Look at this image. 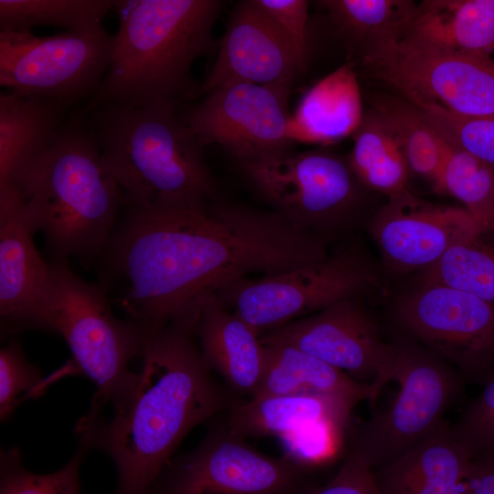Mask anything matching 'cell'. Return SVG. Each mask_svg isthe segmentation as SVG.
<instances>
[{
  "label": "cell",
  "instance_id": "obj_39",
  "mask_svg": "<svg viewBox=\"0 0 494 494\" xmlns=\"http://www.w3.org/2000/svg\"><path fill=\"white\" fill-rule=\"evenodd\" d=\"M489 228L494 229V219H493Z\"/></svg>",
  "mask_w": 494,
  "mask_h": 494
},
{
  "label": "cell",
  "instance_id": "obj_29",
  "mask_svg": "<svg viewBox=\"0 0 494 494\" xmlns=\"http://www.w3.org/2000/svg\"><path fill=\"white\" fill-rule=\"evenodd\" d=\"M319 4L338 29L363 49L403 36L417 5L411 0H327Z\"/></svg>",
  "mask_w": 494,
  "mask_h": 494
},
{
  "label": "cell",
  "instance_id": "obj_28",
  "mask_svg": "<svg viewBox=\"0 0 494 494\" xmlns=\"http://www.w3.org/2000/svg\"><path fill=\"white\" fill-rule=\"evenodd\" d=\"M425 275L427 283L454 287L494 305V229H481L452 246Z\"/></svg>",
  "mask_w": 494,
  "mask_h": 494
},
{
  "label": "cell",
  "instance_id": "obj_17",
  "mask_svg": "<svg viewBox=\"0 0 494 494\" xmlns=\"http://www.w3.org/2000/svg\"><path fill=\"white\" fill-rule=\"evenodd\" d=\"M218 47L217 59L200 84L199 95L234 83L293 81L301 72L292 46L253 0L236 5Z\"/></svg>",
  "mask_w": 494,
  "mask_h": 494
},
{
  "label": "cell",
  "instance_id": "obj_4",
  "mask_svg": "<svg viewBox=\"0 0 494 494\" xmlns=\"http://www.w3.org/2000/svg\"><path fill=\"white\" fill-rule=\"evenodd\" d=\"M4 185L17 188L58 261L102 254L124 206L81 111L67 117L48 146Z\"/></svg>",
  "mask_w": 494,
  "mask_h": 494
},
{
  "label": "cell",
  "instance_id": "obj_9",
  "mask_svg": "<svg viewBox=\"0 0 494 494\" xmlns=\"http://www.w3.org/2000/svg\"><path fill=\"white\" fill-rule=\"evenodd\" d=\"M369 74L416 106L494 118V58L445 49L403 34L367 47Z\"/></svg>",
  "mask_w": 494,
  "mask_h": 494
},
{
  "label": "cell",
  "instance_id": "obj_6",
  "mask_svg": "<svg viewBox=\"0 0 494 494\" xmlns=\"http://www.w3.org/2000/svg\"><path fill=\"white\" fill-rule=\"evenodd\" d=\"M44 299L25 329L59 335L72 354L77 372L96 386L90 413L121 403L132 391L137 371L133 361L141 358L147 334L129 319L114 315L102 284L77 275L67 261L53 260Z\"/></svg>",
  "mask_w": 494,
  "mask_h": 494
},
{
  "label": "cell",
  "instance_id": "obj_19",
  "mask_svg": "<svg viewBox=\"0 0 494 494\" xmlns=\"http://www.w3.org/2000/svg\"><path fill=\"white\" fill-rule=\"evenodd\" d=\"M473 457L446 420L417 445L372 469L380 494H467Z\"/></svg>",
  "mask_w": 494,
  "mask_h": 494
},
{
  "label": "cell",
  "instance_id": "obj_30",
  "mask_svg": "<svg viewBox=\"0 0 494 494\" xmlns=\"http://www.w3.org/2000/svg\"><path fill=\"white\" fill-rule=\"evenodd\" d=\"M446 141V151L434 188L438 194L459 200L478 225L488 229L494 219V170L469 152Z\"/></svg>",
  "mask_w": 494,
  "mask_h": 494
},
{
  "label": "cell",
  "instance_id": "obj_37",
  "mask_svg": "<svg viewBox=\"0 0 494 494\" xmlns=\"http://www.w3.org/2000/svg\"><path fill=\"white\" fill-rule=\"evenodd\" d=\"M304 494H380L372 469L355 457L344 455L335 475Z\"/></svg>",
  "mask_w": 494,
  "mask_h": 494
},
{
  "label": "cell",
  "instance_id": "obj_22",
  "mask_svg": "<svg viewBox=\"0 0 494 494\" xmlns=\"http://www.w3.org/2000/svg\"><path fill=\"white\" fill-rule=\"evenodd\" d=\"M355 406L338 397L269 395L246 399L223 415L230 430L244 439L281 437L324 421L349 425Z\"/></svg>",
  "mask_w": 494,
  "mask_h": 494
},
{
  "label": "cell",
  "instance_id": "obj_21",
  "mask_svg": "<svg viewBox=\"0 0 494 494\" xmlns=\"http://www.w3.org/2000/svg\"><path fill=\"white\" fill-rule=\"evenodd\" d=\"M73 100L0 94V185L12 182L50 144Z\"/></svg>",
  "mask_w": 494,
  "mask_h": 494
},
{
  "label": "cell",
  "instance_id": "obj_36",
  "mask_svg": "<svg viewBox=\"0 0 494 494\" xmlns=\"http://www.w3.org/2000/svg\"><path fill=\"white\" fill-rule=\"evenodd\" d=\"M292 46L301 72L309 58L308 6L306 0H253Z\"/></svg>",
  "mask_w": 494,
  "mask_h": 494
},
{
  "label": "cell",
  "instance_id": "obj_3",
  "mask_svg": "<svg viewBox=\"0 0 494 494\" xmlns=\"http://www.w3.org/2000/svg\"><path fill=\"white\" fill-rule=\"evenodd\" d=\"M222 5L219 0H114L118 29L111 61L81 112L199 96L191 68L219 46L212 32Z\"/></svg>",
  "mask_w": 494,
  "mask_h": 494
},
{
  "label": "cell",
  "instance_id": "obj_23",
  "mask_svg": "<svg viewBox=\"0 0 494 494\" xmlns=\"http://www.w3.org/2000/svg\"><path fill=\"white\" fill-rule=\"evenodd\" d=\"M363 116L357 76L348 63L304 94L292 115L291 139L329 145L353 135Z\"/></svg>",
  "mask_w": 494,
  "mask_h": 494
},
{
  "label": "cell",
  "instance_id": "obj_15",
  "mask_svg": "<svg viewBox=\"0 0 494 494\" xmlns=\"http://www.w3.org/2000/svg\"><path fill=\"white\" fill-rule=\"evenodd\" d=\"M261 340L293 346L368 385L375 381L392 350L355 299L289 322L263 334Z\"/></svg>",
  "mask_w": 494,
  "mask_h": 494
},
{
  "label": "cell",
  "instance_id": "obj_11",
  "mask_svg": "<svg viewBox=\"0 0 494 494\" xmlns=\"http://www.w3.org/2000/svg\"><path fill=\"white\" fill-rule=\"evenodd\" d=\"M373 283L363 262L347 252L281 274L243 280L219 301L261 337L338 302L355 299Z\"/></svg>",
  "mask_w": 494,
  "mask_h": 494
},
{
  "label": "cell",
  "instance_id": "obj_26",
  "mask_svg": "<svg viewBox=\"0 0 494 494\" xmlns=\"http://www.w3.org/2000/svg\"><path fill=\"white\" fill-rule=\"evenodd\" d=\"M357 178L389 197L406 190L409 166L403 148L385 121L374 111L364 113L353 134L348 159Z\"/></svg>",
  "mask_w": 494,
  "mask_h": 494
},
{
  "label": "cell",
  "instance_id": "obj_24",
  "mask_svg": "<svg viewBox=\"0 0 494 494\" xmlns=\"http://www.w3.org/2000/svg\"><path fill=\"white\" fill-rule=\"evenodd\" d=\"M265 371L254 396L306 395L338 397L356 405L368 401L370 385L293 346L263 342ZM253 398V397H252Z\"/></svg>",
  "mask_w": 494,
  "mask_h": 494
},
{
  "label": "cell",
  "instance_id": "obj_20",
  "mask_svg": "<svg viewBox=\"0 0 494 494\" xmlns=\"http://www.w3.org/2000/svg\"><path fill=\"white\" fill-rule=\"evenodd\" d=\"M195 331L209 369L240 397H254L265 371L260 335L218 299L200 308Z\"/></svg>",
  "mask_w": 494,
  "mask_h": 494
},
{
  "label": "cell",
  "instance_id": "obj_25",
  "mask_svg": "<svg viewBox=\"0 0 494 494\" xmlns=\"http://www.w3.org/2000/svg\"><path fill=\"white\" fill-rule=\"evenodd\" d=\"M461 53L494 54V0H424L404 33Z\"/></svg>",
  "mask_w": 494,
  "mask_h": 494
},
{
  "label": "cell",
  "instance_id": "obj_35",
  "mask_svg": "<svg viewBox=\"0 0 494 494\" xmlns=\"http://www.w3.org/2000/svg\"><path fill=\"white\" fill-rule=\"evenodd\" d=\"M452 428L473 459L494 456V370Z\"/></svg>",
  "mask_w": 494,
  "mask_h": 494
},
{
  "label": "cell",
  "instance_id": "obj_14",
  "mask_svg": "<svg viewBox=\"0 0 494 494\" xmlns=\"http://www.w3.org/2000/svg\"><path fill=\"white\" fill-rule=\"evenodd\" d=\"M399 317L430 352L466 380L480 384L494 370V305L425 282L403 301Z\"/></svg>",
  "mask_w": 494,
  "mask_h": 494
},
{
  "label": "cell",
  "instance_id": "obj_33",
  "mask_svg": "<svg viewBox=\"0 0 494 494\" xmlns=\"http://www.w3.org/2000/svg\"><path fill=\"white\" fill-rule=\"evenodd\" d=\"M38 366L31 363L20 341L14 338L0 350V419L5 422L26 399L46 387Z\"/></svg>",
  "mask_w": 494,
  "mask_h": 494
},
{
  "label": "cell",
  "instance_id": "obj_1",
  "mask_svg": "<svg viewBox=\"0 0 494 494\" xmlns=\"http://www.w3.org/2000/svg\"><path fill=\"white\" fill-rule=\"evenodd\" d=\"M102 254L123 286L127 319L146 334L197 317L252 275L270 276L328 257L319 236L278 212L217 202L124 206Z\"/></svg>",
  "mask_w": 494,
  "mask_h": 494
},
{
  "label": "cell",
  "instance_id": "obj_18",
  "mask_svg": "<svg viewBox=\"0 0 494 494\" xmlns=\"http://www.w3.org/2000/svg\"><path fill=\"white\" fill-rule=\"evenodd\" d=\"M38 231L17 188L0 187V316L5 334L25 330L47 292L50 263L36 248Z\"/></svg>",
  "mask_w": 494,
  "mask_h": 494
},
{
  "label": "cell",
  "instance_id": "obj_32",
  "mask_svg": "<svg viewBox=\"0 0 494 494\" xmlns=\"http://www.w3.org/2000/svg\"><path fill=\"white\" fill-rule=\"evenodd\" d=\"M78 448L70 460L57 471L36 474L23 465L18 447L1 450L0 494H80V470L88 442L78 437Z\"/></svg>",
  "mask_w": 494,
  "mask_h": 494
},
{
  "label": "cell",
  "instance_id": "obj_7",
  "mask_svg": "<svg viewBox=\"0 0 494 494\" xmlns=\"http://www.w3.org/2000/svg\"><path fill=\"white\" fill-rule=\"evenodd\" d=\"M461 375L429 350L392 344L368 399L370 413L351 424L344 455L371 469L403 454L444 421L462 390Z\"/></svg>",
  "mask_w": 494,
  "mask_h": 494
},
{
  "label": "cell",
  "instance_id": "obj_13",
  "mask_svg": "<svg viewBox=\"0 0 494 494\" xmlns=\"http://www.w3.org/2000/svg\"><path fill=\"white\" fill-rule=\"evenodd\" d=\"M239 165L274 210L304 231L338 220L356 200L349 162L327 150H288Z\"/></svg>",
  "mask_w": 494,
  "mask_h": 494
},
{
  "label": "cell",
  "instance_id": "obj_10",
  "mask_svg": "<svg viewBox=\"0 0 494 494\" xmlns=\"http://www.w3.org/2000/svg\"><path fill=\"white\" fill-rule=\"evenodd\" d=\"M113 36L102 24L38 37L0 30V84L21 96L90 99L108 70Z\"/></svg>",
  "mask_w": 494,
  "mask_h": 494
},
{
  "label": "cell",
  "instance_id": "obj_27",
  "mask_svg": "<svg viewBox=\"0 0 494 494\" xmlns=\"http://www.w3.org/2000/svg\"><path fill=\"white\" fill-rule=\"evenodd\" d=\"M373 110L398 139L409 169L433 184L442 166L446 141L423 111L405 99L381 97Z\"/></svg>",
  "mask_w": 494,
  "mask_h": 494
},
{
  "label": "cell",
  "instance_id": "obj_16",
  "mask_svg": "<svg viewBox=\"0 0 494 494\" xmlns=\"http://www.w3.org/2000/svg\"><path fill=\"white\" fill-rule=\"evenodd\" d=\"M481 229L465 209L433 204L407 189L389 197L371 225L386 262L404 272L428 269Z\"/></svg>",
  "mask_w": 494,
  "mask_h": 494
},
{
  "label": "cell",
  "instance_id": "obj_2",
  "mask_svg": "<svg viewBox=\"0 0 494 494\" xmlns=\"http://www.w3.org/2000/svg\"><path fill=\"white\" fill-rule=\"evenodd\" d=\"M196 320H176L147 334L130 393L111 417L88 413L76 425L77 437L113 461V494H147L193 428L246 400L207 365Z\"/></svg>",
  "mask_w": 494,
  "mask_h": 494
},
{
  "label": "cell",
  "instance_id": "obj_38",
  "mask_svg": "<svg viewBox=\"0 0 494 494\" xmlns=\"http://www.w3.org/2000/svg\"><path fill=\"white\" fill-rule=\"evenodd\" d=\"M467 494H494V456L473 459Z\"/></svg>",
  "mask_w": 494,
  "mask_h": 494
},
{
  "label": "cell",
  "instance_id": "obj_8",
  "mask_svg": "<svg viewBox=\"0 0 494 494\" xmlns=\"http://www.w3.org/2000/svg\"><path fill=\"white\" fill-rule=\"evenodd\" d=\"M207 424L201 441L173 456L147 494H304L320 483L325 468L262 453L230 430L223 413Z\"/></svg>",
  "mask_w": 494,
  "mask_h": 494
},
{
  "label": "cell",
  "instance_id": "obj_12",
  "mask_svg": "<svg viewBox=\"0 0 494 494\" xmlns=\"http://www.w3.org/2000/svg\"><path fill=\"white\" fill-rule=\"evenodd\" d=\"M292 84H230L185 107V119L204 146L216 145L239 163L266 158L290 150L293 143Z\"/></svg>",
  "mask_w": 494,
  "mask_h": 494
},
{
  "label": "cell",
  "instance_id": "obj_5",
  "mask_svg": "<svg viewBox=\"0 0 494 494\" xmlns=\"http://www.w3.org/2000/svg\"><path fill=\"white\" fill-rule=\"evenodd\" d=\"M178 101L106 104L83 113L124 205L199 204L214 199L204 145Z\"/></svg>",
  "mask_w": 494,
  "mask_h": 494
},
{
  "label": "cell",
  "instance_id": "obj_31",
  "mask_svg": "<svg viewBox=\"0 0 494 494\" xmlns=\"http://www.w3.org/2000/svg\"><path fill=\"white\" fill-rule=\"evenodd\" d=\"M114 0H0V30L31 31L51 26L65 31L102 24Z\"/></svg>",
  "mask_w": 494,
  "mask_h": 494
},
{
  "label": "cell",
  "instance_id": "obj_34",
  "mask_svg": "<svg viewBox=\"0 0 494 494\" xmlns=\"http://www.w3.org/2000/svg\"><path fill=\"white\" fill-rule=\"evenodd\" d=\"M417 107L447 141L494 170V118L461 117L431 104Z\"/></svg>",
  "mask_w": 494,
  "mask_h": 494
}]
</instances>
